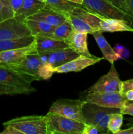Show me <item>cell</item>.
<instances>
[{
    "label": "cell",
    "mask_w": 133,
    "mask_h": 134,
    "mask_svg": "<svg viewBox=\"0 0 133 134\" xmlns=\"http://www.w3.org/2000/svg\"><path fill=\"white\" fill-rule=\"evenodd\" d=\"M0 134H48L45 116L31 115L17 117L3 124Z\"/></svg>",
    "instance_id": "obj_1"
},
{
    "label": "cell",
    "mask_w": 133,
    "mask_h": 134,
    "mask_svg": "<svg viewBox=\"0 0 133 134\" xmlns=\"http://www.w3.org/2000/svg\"><path fill=\"white\" fill-rule=\"evenodd\" d=\"M36 92L31 83L13 71L0 65V94H28Z\"/></svg>",
    "instance_id": "obj_2"
},
{
    "label": "cell",
    "mask_w": 133,
    "mask_h": 134,
    "mask_svg": "<svg viewBox=\"0 0 133 134\" xmlns=\"http://www.w3.org/2000/svg\"><path fill=\"white\" fill-rule=\"evenodd\" d=\"M0 65L13 71L30 83L33 81L42 80L39 74L42 64L40 54L38 53L27 55L19 62Z\"/></svg>",
    "instance_id": "obj_3"
},
{
    "label": "cell",
    "mask_w": 133,
    "mask_h": 134,
    "mask_svg": "<svg viewBox=\"0 0 133 134\" xmlns=\"http://www.w3.org/2000/svg\"><path fill=\"white\" fill-rule=\"evenodd\" d=\"M82 112L86 123L97 127L100 133H108L110 132L107 128L110 115L120 112V109L101 107L86 101L82 107Z\"/></svg>",
    "instance_id": "obj_4"
},
{
    "label": "cell",
    "mask_w": 133,
    "mask_h": 134,
    "mask_svg": "<svg viewBox=\"0 0 133 134\" xmlns=\"http://www.w3.org/2000/svg\"><path fill=\"white\" fill-rule=\"evenodd\" d=\"M82 5L102 18L123 20L133 26V17L108 0H83Z\"/></svg>",
    "instance_id": "obj_5"
},
{
    "label": "cell",
    "mask_w": 133,
    "mask_h": 134,
    "mask_svg": "<svg viewBox=\"0 0 133 134\" xmlns=\"http://www.w3.org/2000/svg\"><path fill=\"white\" fill-rule=\"evenodd\" d=\"M48 134H82L85 123L65 117L56 113L46 115Z\"/></svg>",
    "instance_id": "obj_6"
},
{
    "label": "cell",
    "mask_w": 133,
    "mask_h": 134,
    "mask_svg": "<svg viewBox=\"0 0 133 134\" xmlns=\"http://www.w3.org/2000/svg\"><path fill=\"white\" fill-rule=\"evenodd\" d=\"M86 101L80 99H60L52 103L49 112L56 113L65 117L86 123L82 107Z\"/></svg>",
    "instance_id": "obj_7"
},
{
    "label": "cell",
    "mask_w": 133,
    "mask_h": 134,
    "mask_svg": "<svg viewBox=\"0 0 133 134\" xmlns=\"http://www.w3.org/2000/svg\"><path fill=\"white\" fill-rule=\"evenodd\" d=\"M26 24V18L14 16L0 22V40L16 39L31 35Z\"/></svg>",
    "instance_id": "obj_8"
},
{
    "label": "cell",
    "mask_w": 133,
    "mask_h": 134,
    "mask_svg": "<svg viewBox=\"0 0 133 134\" xmlns=\"http://www.w3.org/2000/svg\"><path fill=\"white\" fill-rule=\"evenodd\" d=\"M122 81L114 66V63L111 64L110 69L106 74L102 76L95 84L88 90L89 92L112 93L121 92Z\"/></svg>",
    "instance_id": "obj_9"
},
{
    "label": "cell",
    "mask_w": 133,
    "mask_h": 134,
    "mask_svg": "<svg viewBox=\"0 0 133 134\" xmlns=\"http://www.w3.org/2000/svg\"><path fill=\"white\" fill-rule=\"evenodd\" d=\"M85 101L101 107L121 109L127 99L125 96L119 92L112 93L89 92Z\"/></svg>",
    "instance_id": "obj_10"
},
{
    "label": "cell",
    "mask_w": 133,
    "mask_h": 134,
    "mask_svg": "<svg viewBox=\"0 0 133 134\" xmlns=\"http://www.w3.org/2000/svg\"><path fill=\"white\" fill-rule=\"evenodd\" d=\"M104 58L87 57L79 55L73 60L53 69V73H66L70 72H78L85 68L94 65L101 61Z\"/></svg>",
    "instance_id": "obj_11"
},
{
    "label": "cell",
    "mask_w": 133,
    "mask_h": 134,
    "mask_svg": "<svg viewBox=\"0 0 133 134\" xmlns=\"http://www.w3.org/2000/svg\"><path fill=\"white\" fill-rule=\"evenodd\" d=\"M33 53H37L35 41L23 48L2 51L0 52V65L19 62L27 55Z\"/></svg>",
    "instance_id": "obj_12"
},
{
    "label": "cell",
    "mask_w": 133,
    "mask_h": 134,
    "mask_svg": "<svg viewBox=\"0 0 133 134\" xmlns=\"http://www.w3.org/2000/svg\"><path fill=\"white\" fill-rule=\"evenodd\" d=\"M42 54L45 56L48 63L53 68L60 66L79 56L69 47Z\"/></svg>",
    "instance_id": "obj_13"
},
{
    "label": "cell",
    "mask_w": 133,
    "mask_h": 134,
    "mask_svg": "<svg viewBox=\"0 0 133 134\" xmlns=\"http://www.w3.org/2000/svg\"><path fill=\"white\" fill-rule=\"evenodd\" d=\"M87 34L73 31L70 36L66 39L69 47L75 51L78 55L87 56V57H96L89 52L87 47Z\"/></svg>",
    "instance_id": "obj_14"
},
{
    "label": "cell",
    "mask_w": 133,
    "mask_h": 134,
    "mask_svg": "<svg viewBox=\"0 0 133 134\" xmlns=\"http://www.w3.org/2000/svg\"><path fill=\"white\" fill-rule=\"evenodd\" d=\"M35 45L38 54L52 52L63 48H68L67 43L63 41L57 40L44 35H35Z\"/></svg>",
    "instance_id": "obj_15"
},
{
    "label": "cell",
    "mask_w": 133,
    "mask_h": 134,
    "mask_svg": "<svg viewBox=\"0 0 133 134\" xmlns=\"http://www.w3.org/2000/svg\"><path fill=\"white\" fill-rule=\"evenodd\" d=\"M28 18L43 21L54 26H58L66 20L63 14L46 5Z\"/></svg>",
    "instance_id": "obj_16"
},
{
    "label": "cell",
    "mask_w": 133,
    "mask_h": 134,
    "mask_svg": "<svg viewBox=\"0 0 133 134\" xmlns=\"http://www.w3.org/2000/svg\"><path fill=\"white\" fill-rule=\"evenodd\" d=\"M72 15L80 18L94 29L95 31L100 30V24L104 18L89 11L83 5L76 7L71 11L69 12Z\"/></svg>",
    "instance_id": "obj_17"
},
{
    "label": "cell",
    "mask_w": 133,
    "mask_h": 134,
    "mask_svg": "<svg viewBox=\"0 0 133 134\" xmlns=\"http://www.w3.org/2000/svg\"><path fill=\"white\" fill-rule=\"evenodd\" d=\"M101 30H99L93 32L91 35L95 38L99 48L101 51L103 58L108 60L110 64H112L114 63L115 61L121 58V57L115 52L113 48L111 47L106 39L103 36Z\"/></svg>",
    "instance_id": "obj_18"
},
{
    "label": "cell",
    "mask_w": 133,
    "mask_h": 134,
    "mask_svg": "<svg viewBox=\"0 0 133 134\" xmlns=\"http://www.w3.org/2000/svg\"><path fill=\"white\" fill-rule=\"evenodd\" d=\"M102 32L129 31L133 33V26L126 21L114 18H104L100 24Z\"/></svg>",
    "instance_id": "obj_19"
},
{
    "label": "cell",
    "mask_w": 133,
    "mask_h": 134,
    "mask_svg": "<svg viewBox=\"0 0 133 134\" xmlns=\"http://www.w3.org/2000/svg\"><path fill=\"white\" fill-rule=\"evenodd\" d=\"M35 39V37L31 35L16 39L0 40V52L27 47L33 43Z\"/></svg>",
    "instance_id": "obj_20"
},
{
    "label": "cell",
    "mask_w": 133,
    "mask_h": 134,
    "mask_svg": "<svg viewBox=\"0 0 133 134\" xmlns=\"http://www.w3.org/2000/svg\"><path fill=\"white\" fill-rule=\"evenodd\" d=\"M46 3L40 0H23V2L15 16H21L25 18L35 14L40 9L44 7Z\"/></svg>",
    "instance_id": "obj_21"
},
{
    "label": "cell",
    "mask_w": 133,
    "mask_h": 134,
    "mask_svg": "<svg viewBox=\"0 0 133 134\" xmlns=\"http://www.w3.org/2000/svg\"><path fill=\"white\" fill-rule=\"evenodd\" d=\"M26 24L27 27L29 30L31 34L33 36L40 35L43 34L52 33L56 26L49 24L43 21L26 18Z\"/></svg>",
    "instance_id": "obj_22"
},
{
    "label": "cell",
    "mask_w": 133,
    "mask_h": 134,
    "mask_svg": "<svg viewBox=\"0 0 133 134\" xmlns=\"http://www.w3.org/2000/svg\"><path fill=\"white\" fill-rule=\"evenodd\" d=\"M73 31L74 30H73L72 25L70 24L69 21L66 20L61 24L56 26L52 33L40 34V35H44V36L49 37L53 38V39L66 42V39L69 38V37L70 36Z\"/></svg>",
    "instance_id": "obj_23"
},
{
    "label": "cell",
    "mask_w": 133,
    "mask_h": 134,
    "mask_svg": "<svg viewBox=\"0 0 133 134\" xmlns=\"http://www.w3.org/2000/svg\"><path fill=\"white\" fill-rule=\"evenodd\" d=\"M65 17L66 20L69 21L70 24L72 26L74 31H78V32L86 33V34H92L95 31L94 29L91 27L90 25L85 22L80 18L70 14V13H61Z\"/></svg>",
    "instance_id": "obj_24"
},
{
    "label": "cell",
    "mask_w": 133,
    "mask_h": 134,
    "mask_svg": "<svg viewBox=\"0 0 133 134\" xmlns=\"http://www.w3.org/2000/svg\"><path fill=\"white\" fill-rule=\"evenodd\" d=\"M80 4L72 2L69 0H46V6L57 10L59 13H67L78 6H81Z\"/></svg>",
    "instance_id": "obj_25"
},
{
    "label": "cell",
    "mask_w": 133,
    "mask_h": 134,
    "mask_svg": "<svg viewBox=\"0 0 133 134\" xmlns=\"http://www.w3.org/2000/svg\"><path fill=\"white\" fill-rule=\"evenodd\" d=\"M123 121V115L119 113H114L110 115L107 128L110 132L114 134H117V132L121 130Z\"/></svg>",
    "instance_id": "obj_26"
},
{
    "label": "cell",
    "mask_w": 133,
    "mask_h": 134,
    "mask_svg": "<svg viewBox=\"0 0 133 134\" xmlns=\"http://www.w3.org/2000/svg\"><path fill=\"white\" fill-rule=\"evenodd\" d=\"M15 16L9 0H0V22Z\"/></svg>",
    "instance_id": "obj_27"
},
{
    "label": "cell",
    "mask_w": 133,
    "mask_h": 134,
    "mask_svg": "<svg viewBox=\"0 0 133 134\" xmlns=\"http://www.w3.org/2000/svg\"><path fill=\"white\" fill-rule=\"evenodd\" d=\"M108 1H110L111 3L114 4L115 5L118 7L120 8L121 9H122L123 10H124V11H125L126 13H127L128 14H130L131 16H132L131 15L130 10H129V6H128L126 0H108Z\"/></svg>",
    "instance_id": "obj_28"
},
{
    "label": "cell",
    "mask_w": 133,
    "mask_h": 134,
    "mask_svg": "<svg viewBox=\"0 0 133 134\" xmlns=\"http://www.w3.org/2000/svg\"><path fill=\"white\" fill-rule=\"evenodd\" d=\"M120 113L123 115H129L133 116V103L126 101L123 106L120 109Z\"/></svg>",
    "instance_id": "obj_29"
},
{
    "label": "cell",
    "mask_w": 133,
    "mask_h": 134,
    "mask_svg": "<svg viewBox=\"0 0 133 134\" xmlns=\"http://www.w3.org/2000/svg\"><path fill=\"white\" fill-rule=\"evenodd\" d=\"M100 133V131L97 127L91 124L85 123V126L82 132V134H98Z\"/></svg>",
    "instance_id": "obj_30"
},
{
    "label": "cell",
    "mask_w": 133,
    "mask_h": 134,
    "mask_svg": "<svg viewBox=\"0 0 133 134\" xmlns=\"http://www.w3.org/2000/svg\"><path fill=\"white\" fill-rule=\"evenodd\" d=\"M130 90H133V79L122 81V88L121 93L125 95V93Z\"/></svg>",
    "instance_id": "obj_31"
},
{
    "label": "cell",
    "mask_w": 133,
    "mask_h": 134,
    "mask_svg": "<svg viewBox=\"0 0 133 134\" xmlns=\"http://www.w3.org/2000/svg\"><path fill=\"white\" fill-rule=\"evenodd\" d=\"M23 2V0H9V5H10V7L13 9V11H14V14H16V13L18 11V10L20 9Z\"/></svg>",
    "instance_id": "obj_32"
},
{
    "label": "cell",
    "mask_w": 133,
    "mask_h": 134,
    "mask_svg": "<svg viewBox=\"0 0 133 134\" xmlns=\"http://www.w3.org/2000/svg\"><path fill=\"white\" fill-rule=\"evenodd\" d=\"M117 134H133V126L125 130H120Z\"/></svg>",
    "instance_id": "obj_33"
},
{
    "label": "cell",
    "mask_w": 133,
    "mask_h": 134,
    "mask_svg": "<svg viewBox=\"0 0 133 134\" xmlns=\"http://www.w3.org/2000/svg\"><path fill=\"white\" fill-rule=\"evenodd\" d=\"M126 99L129 102H133V90H129L125 94Z\"/></svg>",
    "instance_id": "obj_34"
},
{
    "label": "cell",
    "mask_w": 133,
    "mask_h": 134,
    "mask_svg": "<svg viewBox=\"0 0 133 134\" xmlns=\"http://www.w3.org/2000/svg\"><path fill=\"white\" fill-rule=\"evenodd\" d=\"M126 2H127L131 15L133 16V0H126Z\"/></svg>",
    "instance_id": "obj_35"
},
{
    "label": "cell",
    "mask_w": 133,
    "mask_h": 134,
    "mask_svg": "<svg viewBox=\"0 0 133 134\" xmlns=\"http://www.w3.org/2000/svg\"><path fill=\"white\" fill-rule=\"evenodd\" d=\"M69 1L76 3H78V4H80V5H82V1H83V0H69Z\"/></svg>",
    "instance_id": "obj_36"
},
{
    "label": "cell",
    "mask_w": 133,
    "mask_h": 134,
    "mask_svg": "<svg viewBox=\"0 0 133 134\" xmlns=\"http://www.w3.org/2000/svg\"><path fill=\"white\" fill-rule=\"evenodd\" d=\"M40 1H43V2H45L46 3V0H40Z\"/></svg>",
    "instance_id": "obj_37"
}]
</instances>
